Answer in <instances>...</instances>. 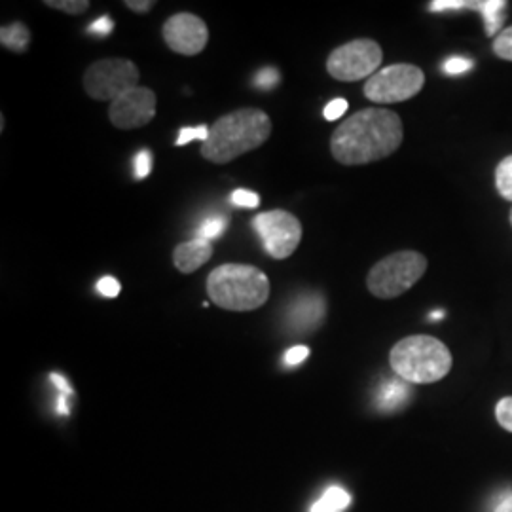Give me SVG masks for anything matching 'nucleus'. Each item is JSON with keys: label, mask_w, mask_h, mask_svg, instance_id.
<instances>
[{"label": "nucleus", "mask_w": 512, "mask_h": 512, "mask_svg": "<svg viewBox=\"0 0 512 512\" xmlns=\"http://www.w3.org/2000/svg\"><path fill=\"white\" fill-rule=\"evenodd\" d=\"M403 139V120L397 112L363 109L334 129L330 152L338 164H372L397 152Z\"/></svg>", "instance_id": "1"}, {"label": "nucleus", "mask_w": 512, "mask_h": 512, "mask_svg": "<svg viewBox=\"0 0 512 512\" xmlns=\"http://www.w3.org/2000/svg\"><path fill=\"white\" fill-rule=\"evenodd\" d=\"M272 135V120L260 109H238L220 116L202 143V156L211 164L224 165L262 147Z\"/></svg>", "instance_id": "2"}, {"label": "nucleus", "mask_w": 512, "mask_h": 512, "mask_svg": "<svg viewBox=\"0 0 512 512\" xmlns=\"http://www.w3.org/2000/svg\"><path fill=\"white\" fill-rule=\"evenodd\" d=\"M207 294L222 310H258L270 298V279L251 264H222L207 277Z\"/></svg>", "instance_id": "3"}, {"label": "nucleus", "mask_w": 512, "mask_h": 512, "mask_svg": "<svg viewBox=\"0 0 512 512\" xmlns=\"http://www.w3.org/2000/svg\"><path fill=\"white\" fill-rule=\"evenodd\" d=\"M389 365L408 384H435L450 374L454 359L440 340L418 334L403 338L393 346Z\"/></svg>", "instance_id": "4"}, {"label": "nucleus", "mask_w": 512, "mask_h": 512, "mask_svg": "<svg viewBox=\"0 0 512 512\" xmlns=\"http://www.w3.org/2000/svg\"><path fill=\"white\" fill-rule=\"evenodd\" d=\"M427 272V258L418 251H397L376 262L366 275L372 296L391 300L408 293Z\"/></svg>", "instance_id": "5"}, {"label": "nucleus", "mask_w": 512, "mask_h": 512, "mask_svg": "<svg viewBox=\"0 0 512 512\" xmlns=\"http://www.w3.org/2000/svg\"><path fill=\"white\" fill-rule=\"evenodd\" d=\"M139 78V67L133 61L122 57H110L92 63L84 73L82 84L86 93L95 101L112 103L120 95L137 88Z\"/></svg>", "instance_id": "6"}, {"label": "nucleus", "mask_w": 512, "mask_h": 512, "mask_svg": "<svg viewBox=\"0 0 512 512\" xmlns=\"http://www.w3.org/2000/svg\"><path fill=\"white\" fill-rule=\"evenodd\" d=\"M384 61L382 46L370 38H357L336 48L327 59V71L340 82L368 80L380 71Z\"/></svg>", "instance_id": "7"}, {"label": "nucleus", "mask_w": 512, "mask_h": 512, "mask_svg": "<svg viewBox=\"0 0 512 512\" xmlns=\"http://www.w3.org/2000/svg\"><path fill=\"white\" fill-rule=\"evenodd\" d=\"M425 74L420 67L410 63H397L380 69L366 80V99L382 105L401 103L416 97L423 90Z\"/></svg>", "instance_id": "8"}, {"label": "nucleus", "mask_w": 512, "mask_h": 512, "mask_svg": "<svg viewBox=\"0 0 512 512\" xmlns=\"http://www.w3.org/2000/svg\"><path fill=\"white\" fill-rule=\"evenodd\" d=\"M253 228L262 239L264 251L275 260H285L293 255L302 241V224L293 213L274 209L260 213L253 219Z\"/></svg>", "instance_id": "9"}, {"label": "nucleus", "mask_w": 512, "mask_h": 512, "mask_svg": "<svg viewBox=\"0 0 512 512\" xmlns=\"http://www.w3.org/2000/svg\"><path fill=\"white\" fill-rule=\"evenodd\" d=\"M156 107V93L145 86H137L110 103V124L118 129L145 128L154 120Z\"/></svg>", "instance_id": "10"}, {"label": "nucleus", "mask_w": 512, "mask_h": 512, "mask_svg": "<svg viewBox=\"0 0 512 512\" xmlns=\"http://www.w3.org/2000/svg\"><path fill=\"white\" fill-rule=\"evenodd\" d=\"M165 44L175 54L194 57L202 54L209 42V29L202 18L181 12L167 19L162 29Z\"/></svg>", "instance_id": "11"}, {"label": "nucleus", "mask_w": 512, "mask_h": 512, "mask_svg": "<svg viewBox=\"0 0 512 512\" xmlns=\"http://www.w3.org/2000/svg\"><path fill=\"white\" fill-rule=\"evenodd\" d=\"M325 313L327 302L321 294H300L287 310V325L296 332H310L323 323Z\"/></svg>", "instance_id": "12"}, {"label": "nucleus", "mask_w": 512, "mask_h": 512, "mask_svg": "<svg viewBox=\"0 0 512 512\" xmlns=\"http://www.w3.org/2000/svg\"><path fill=\"white\" fill-rule=\"evenodd\" d=\"M213 256V245L207 239L194 238L179 243L173 251V264L181 274H194Z\"/></svg>", "instance_id": "13"}, {"label": "nucleus", "mask_w": 512, "mask_h": 512, "mask_svg": "<svg viewBox=\"0 0 512 512\" xmlns=\"http://www.w3.org/2000/svg\"><path fill=\"white\" fill-rule=\"evenodd\" d=\"M0 42L4 48L16 52V54H23L27 48H29V42H31V31L27 29L25 23L16 21V23H10V25H4L0 29Z\"/></svg>", "instance_id": "14"}, {"label": "nucleus", "mask_w": 512, "mask_h": 512, "mask_svg": "<svg viewBox=\"0 0 512 512\" xmlns=\"http://www.w3.org/2000/svg\"><path fill=\"white\" fill-rule=\"evenodd\" d=\"M408 393H410L408 385L399 382V380H389L387 384L380 387L376 403L382 410H395V408H401L406 403Z\"/></svg>", "instance_id": "15"}, {"label": "nucleus", "mask_w": 512, "mask_h": 512, "mask_svg": "<svg viewBox=\"0 0 512 512\" xmlns=\"http://www.w3.org/2000/svg\"><path fill=\"white\" fill-rule=\"evenodd\" d=\"M349 503H351V495L344 488L330 486L323 497L317 503H313L311 512H342L348 509Z\"/></svg>", "instance_id": "16"}, {"label": "nucleus", "mask_w": 512, "mask_h": 512, "mask_svg": "<svg viewBox=\"0 0 512 512\" xmlns=\"http://www.w3.org/2000/svg\"><path fill=\"white\" fill-rule=\"evenodd\" d=\"M505 8H507V2L505 0H484V6H482V18L486 23V33L490 37H494L495 33L501 29V23H503V14H505Z\"/></svg>", "instance_id": "17"}, {"label": "nucleus", "mask_w": 512, "mask_h": 512, "mask_svg": "<svg viewBox=\"0 0 512 512\" xmlns=\"http://www.w3.org/2000/svg\"><path fill=\"white\" fill-rule=\"evenodd\" d=\"M495 186L503 200L512 202V156L503 158L495 169Z\"/></svg>", "instance_id": "18"}, {"label": "nucleus", "mask_w": 512, "mask_h": 512, "mask_svg": "<svg viewBox=\"0 0 512 512\" xmlns=\"http://www.w3.org/2000/svg\"><path fill=\"white\" fill-rule=\"evenodd\" d=\"M44 6L54 8V10H59V12H65L69 16H80L92 4L88 0H44Z\"/></svg>", "instance_id": "19"}, {"label": "nucleus", "mask_w": 512, "mask_h": 512, "mask_svg": "<svg viewBox=\"0 0 512 512\" xmlns=\"http://www.w3.org/2000/svg\"><path fill=\"white\" fill-rule=\"evenodd\" d=\"M494 48L495 55L497 57H501V59H505V61H512V25L511 27H507V29H503L494 40Z\"/></svg>", "instance_id": "20"}, {"label": "nucleus", "mask_w": 512, "mask_h": 512, "mask_svg": "<svg viewBox=\"0 0 512 512\" xmlns=\"http://www.w3.org/2000/svg\"><path fill=\"white\" fill-rule=\"evenodd\" d=\"M226 224H228V220L222 219V217L207 219L203 222L202 226H200V230H198V238L207 239V241H209V239L219 238L220 234L224 232Z\"/></svg>", "instance_id": "21"}, {"label": "nucleus", "mask_w": 512, "mask_h": 512, "mask_svg": "<svg viewBox=\"0 0 512 512\" xmlns=\"http://www.w3.org/2000/svg\"><path fill=\"white\" fill-rule=\"evenodd\" d=\"M279 80H281V74L274 67H266V69L258 71L253 78L256 88H260V90H272L279 84Z\"/></svg>", "instance_id": "22"}, {"label": "nucleus", "mask_w": 512, "mask_h": 512, "mask_svg": "<svg viewBox=\"0 0 512 512\" xmlns=\"http://www.w3.org/2000/svg\"><path fill=\"white\" fill-rule=\"evenodd\" d=\"M209 133H211V128H207V126L183 128L181 133H179V139H177V147H184V145H188V143H192L196 139H200L202 143H205L209 139Z\"/></svg>", "instance_id": "23"}, {"label": "nucleus", "mask_w": 512, "mask_h": 512, "mask_svg": "<svg viewBox=\"0 0 512 512\" xmlns=\"http://www.w3.org/2000/svg\"><path fill=\"white\" fill-rule=\"evenodd\" d=\"M495 418L499 421V425L512 433V397L501 399L495 406Z\"/></svg>", "instance_id": "24"}, {"label": "nucleus", "mask_w": 512, "mask_h": 512, "mask_svg": "<svg viewBox=\"0 0 512 512\" xmlns=\"http://www.w3.org/2000/svg\"><path fill=\"white\" fill-rule=\"evenodd\" d=\"M232 203L236 207H241V209H255V207H258V203H260V196L255 194V192H251V190L239 188V190L232 194Z\"/></svg>", "instance_id": "25"}, {"label": "nucleus", "mask_w": 512, "mask_h": 512, "mask_svg": "<svg viewBox=\"0 0 512 512\" xmlns=\"http://www.w3.org/2000/svg\"><path fill=\"white\" fill-rule=\"evenodd\" d=\"M473 59H467V57H452L444 63V73L446 74H461L467 73L473 69Z\"/></svg>", "instance_id": "26"}, {"label": "nucleus", "mask_w": 512, "mask_h": 512, "mask_svg": "<svg viewBox=\"0 0 512 512\" xmlns=\"http://www.w3.org/2000/svg\"><path fill=\"white\" fill-rule=\"evenodd\" d=\"M135 177L137 179H147L150 175V169H152V154L148 150H141L135 158Z\"/></svg>", "instance_id": "27"}, {"label": "nucleus", "mask_w": 512, "mask_h": 512, "mask_svg": "<svg viewBox=\"0 0 512 512\" xmlns=\"http://www.w3.org/2000/svg\"><path fill=\"white\" fill-rule=\"evenodd\" d=\"M97 291L103 294L105 298H116L120 291H122V285H120V281L116 277H103L97 283Z\"/></svg>", "instance_id": "28"}, {"label": "nucleus", "mask_w": 512, "mask_h": 512, "mask_svg": "<svg viewBox=\"0 0 512 512\" xmlns=\"http://www.w3.org/2000/svg\"><path fill=\"white\" fill-rule=\"evenodd\" d=\"M346 110H348V101H346L344 97H338V99L330 101L329 105L325 107V118H327L329 122L340 120V118L346 114Z\"/></svg>", "instance_id": "29"}, {"label": "nucleus", "mask_w": 512, "mask_h": 512, "mask_svg": "<svg viewBox=\"0 0 512 512\" xmlns=\"http://www.w3.org/2000/svg\"><path fill=\"white\" fill-rule=\"evenodd\" d=\"M114 31V21L109 18V16H105V18L97 19V21H93L92 25L88 27V33H92V35H97L99 38H107L110 33Z\"/></svg>", "instance_id": "30"}, {"label": "nucleus", "mask_w": 512, "mask_h": 512, "mask_svg": "<svg viewBox=\"0 0 512 512\" xmlns=\"http://www.w3.org/2000/svg\"><path fill=\"white\" fill-rule=\"evenodd\" d=\"M310 355V348L306 346H294L285 353V365L296 366L304 363Z\"/></svg>", "instance_id": "31"}, {"label": "nucleus", "mask_w": 512, "mask_h": 512, "mask_svg": "<svg viewBox=\"0 0 512 512\" xmlns=\"http://www.w3.org/2000/svg\"><path fill=\"white\" fill-rule=\"evenodd\" d=\"M124 6L135 14H148L156 6V0H126Z\"/></svg>", "instance_id": "32"}, {"label": "nucleus", "mask_w": 512, "mask_h": 512, "mask_svg": "<svg viewBox=\"0 0 512 512\" xmlns=\"http://www.w3.org/2000/svg\"><path fill=\"white\" fill-rule=\"evenodd\" d=\"M492 512H512V490L497 495Z\"/></svg>", "instance_id": "33"}, {"label": "nucleus", "mask_w": 512, "mask_h": 512, "mask_svg": "<svg viewBox=\"0 0 512 512\" xmlns=\"http://www.w3.org/2000/svg\"><path fill=\"white\" fill-rule=\"evenodd\" d=\"M50 378H52V382H54L55 387L61 391V395H67V397H69V395H73V387H71V384H69L61 374H55L54 372Z\"/></svg>", "instance_id": "34"}, {"label": "nucleus", "mask_w": 512, "mask_h": 512, "mask_svg": "<svg viewBox=\"0 0 512 512\" xmlns=\"http://www.w3.org/2000/svg\"><path fill=\"white\" fill-rule=\"evenodd\" d=\"M57 414H61V416H69L71 414V408H69V404H67V395H59V399H57Z\"/></svg>", "instance_id": "35"}, {"label": "nucleus", "mask_w": 512, "mask_h": 512, "mask_svg": "<svg viewBox=\"0 0 512 512\" xmlns=\"http://www.w3.org/2000/svg\"><path fill=\"white\" fill-rule=\"evenodd\" d=\"M442 315H444L442 311H437V313H433V315H431V319H442Z\"/></svg>", "instance_id": "36"}, {"label": "nucleus", "mask_w": 512, "mask_h": 512, "mask_svg": "<svg viewBox=\"0 0 512 512\" xmlns=\"http://www.w3.org/2000/svg\"><path fill=\"white\" fill-rule=\"evenodd\" d=\"M509 219H511V226H512V209H511V215H509Z\"/></svg>", "instance_id": "37"}]
</instances>
